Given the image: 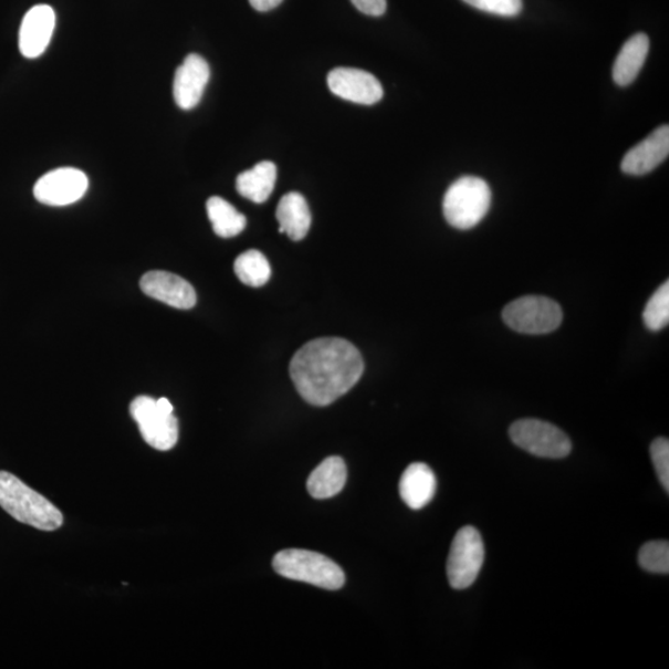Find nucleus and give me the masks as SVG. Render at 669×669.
Listing matches in <instances>:
<instances>
[{
    "label": "nucleus",
    "mask_w": 669,
    "mask_h": 669,
    "mask_svg": "<svg viewBox=\"0 0 669 669\" xmlns=\"http://www.w3.org/2000/svg\"><path fill=\"white\" fill-rule=\"evenodd\" d=\"M347 481L345 461L338 457L325 459L307 479V491L314 499H331L342 492Z\"/></svg>",
    "instance_id": "obj_18"
},
{
    "label": "nucleus",
    "mask_w": 669,
    "mask_h": 669,
    "mask_svg": "<svg viewBox=\"0 0 669 669\" xmlns=\"http://www.w3.org/2000/svg\"><path fill=\"white\" fill-rule=\"evenodd\" d=\"M275 218L280 222V232L286 233L293 241H302L311 230L312 212L300 192L284 195L278 203Z\"/></svg>",
    "instance_id": "obj_16"
},
{
    "label": "nucleus",
    "mask_w": 669,
    "mask_h": 669,
    "mask_svg": "<svg viewBox=\"0 0 669 669\" xmlns=\"http://www.w3.org/2000/svg\"><path fill=\"white\" fill-rule=\"evenodd\" d=\"M362 353L345 338L322 337L305 344L291 363L293 384L309 405L325 407L363 377Z\"/></svg>",
    "instance_id": "obj_1"
},
{
    "label": "nucleus",
    "mask_w": 669,
    "mask_h": 669,
    "mask_svg": "<svg viewBox=\"0 0 669 669\" xmlns=\"http://www.w3.org/2000/svg\"><path fill=\"white\" fill-rule=\"evenodd\" d=\"M56 27L54 9L39 4L25 14L19 32V50L27 59L43 55L53 38Z\"/></svg>",
    "instance_id": "obj_11"
},
{
    "label": "nucleus",
    "mask_w": 669,
    "mask_h": 669,
    "mask_svg": "<svg viewBox=\"0 0 669 669\" xmlns=\"http://www.w3.org/2000/svg\"><path fill=\"white\" fill-rule=\"evenodd\" d=\"M276 182V167L272 161L255 164L251 170L243 171L236 180V189L241 197L254 203L270 199Z\"/></svg>",
    "instance_id": "obj_19"
},
{
    "label": "nucleus",
    "mask_w": 669,
    "mask_h": 669,
    "mask_svg": "<svg viewBox=\"0 0 669 669\" xmlns=\"http://www.w3.org/2000/svg\"><path fill=\"white\" fill-rule=\"evenodd\" d=\"M491 199L492 192L485 180L462 177L450 185L442 201V211L452 228L470 230L485 218Z\"/></svg>",
    "instance_id": "obj_4"
},
{
    "label": "nucleus",
    "mask_w": 669,
    "mask_h": 669,
    "mask_svg": "<svg viewBox=\"0 0 669 669\" xmlns=\"http://www.w3.org/2000/svg\"><path fill=\"white\" fill-rule=\"evenodd\" d=\"M510 438L530 454L545 459H563L572 451V441L558 427L540 419H521L510 428Z\"/></svg>",
    "instance_id": "obj_7"
},
{
    "label": "nucleus",
    "mask_w": 669,
    "mask_h": 669,
    "mask_svg": "<svg viewBox=\"0 0 669 669\" xmlns=\"http://www.w3.org/2000/svg\"><path fill=\"white\" fill-rule=\"evenodd\" d=\"M644 322L648 331L660 332L669 323V283H663L648 301Z\"/></svg>",
    "instance_id": "obj_22"
},
{
    "label": "nucleus",
    "mask_w": 669,
    "mask_h": 669,
    "mask_svg": "<svg viewBox=\"0 0 669 669\" xmlns=\"http://www.w3.org/2000/svg\"><path fill=\"white\" fill-rule=\"evenodd\" d=\"M473 8L493 15L516 17L522 12V0H464Z\"/></svg>",
    "instance_id": "obj_24"
},
{
    "label": "nucleus",
    "mask_w": 669,
    "mask_h": 669,
    "mask_svg": "<svg viewBox=\"0 0 669 669\" xmlns=\"http://www.w3.org/2000/svg\"><path fill=\"white\" fill-rule=\"evenodd\" d=\"M206 209H208L215 233L222 239H231L245 229V216L237 211L229 201L212 197L206 203Z\"/></svg>",
    "instance_id": "obj_20"
},
{
    "label": "nucleus",
    "mask_w": 669,
    "mask_h": 669,
    "mask_svg": "<svg viewBox=\"0 0 669 669\" xmlns=\"http://www.w3.org/2000/svg\"><path fill=\"white\" fill-rule=\"evenodd\" d=\"M144 294L173 307L188 311L197 304V292L184 278L163 271L144 274L140 280Z\"/></svg>",
    "instance_id": "obj_12"
},
{
    "label": "nucleus",
    "mask_w": 669,
    "mask_h": 669,
    "mask_svg": "<svg viewBox=\"0 0 669 669\" xmlns=\"http://www.w3.org/2000/svg\"><path fill=\"white\" fill-rule=\"evenodd\" d=\"M638 563L646 572L669 573V544L667 541H654L642 545L638 553Z\"/></svg>",
    "instance_id": "obj_23"
},
{
    "label": "nucleus",
    "mask_w": 669,
    "mask_h": 669,
    "mask_svg": "<svg viewBox=\"0 0 669 669\" xmlns=\"http://www.w3.org/2000/svg\"><path fill=\"white\" fill-rule=\"evenodd\" d=\"M502 318L514 332L544 335L557 331L563 322V311L550 297L526 295L506 305Z\"/></svg>",
    "instance_id": "obj_6"
},
{
    "label": "nucleus",
    "mask_w": 669,
    "mask_h": 669,
    "mask_svg": "<svg viewBox=\"0 0 669 669\" xmlns=\"http://www.w3.org/2000/svg\"><path fill=\"white\" fill-rule=\"evenodd\" d=\"M274 571L286 579L303 582L326 590L342 589L345 573L323 554L304 550H285L275 554Z\"/></svg>",
    "instance_id": "obj_3"
},
{
    "label": "nucleus",
    "mask_w": 669,
    "mask_h": 669,
    "mask_svg": "<svg viewBox=\"0 0 669 669\" xmlns=\"http://www.w3.org/2000/svg\"><path fill=\"white\" fill-rule=\"evenodd\" d=\"M88 179L84 171L60 168L41 177L34 187L35 199L48 206H67L85 197Z\"/></svg>",
    "instance_id": "obj_9"
},
{
    "label": "nucleus",
    "mask_w": 669,
    "mask_h": 669,
    "mask_svg": "<svg viewBox=\"0 0 669 669\" xmlns=\"http://www.w3.org/2000/svg\"><path fill=\"white\" fill-rule=\"evenodd\" d=\"M234 273L243 284L259 288L270 281L272 270L262 252L250 250L237 257Z\"/></svg>",
    "instance_id": "obj_21"
},
{
    "label": "nucleus",
    "mask_w": 669,
    "mask_h": 669,
    "mask_svg": "<svg viewBox=\"0 0 669 669\" xmlns=\"http://www.w3.org/2000/svg\"><path fill=\"white\" fill-rule=\"evenodd\" d=\"M648 50H650V39L646 34H636L626 41L613 69V77L617 85L625 87L633 84L646 63Z\"/></svg>",
    "instance_id": "obj_17"
},
{
    "label": "nucleus",
    "mask_w": 669,
    "mask_h": 669,
    "mask_svg": "<svg viewBox=\"0 0 669 669\" xmlns=\"http://www.w3.org/2000/svg\"><path fill=\"white\" fill-rule=\"evenodd\" d=\"M130 415L151 448L168 451L177 446L179 424L168 398L139 396L130 404Z\"/></svg>",
    "instance_id": "obj_5"
},
{
    "label": "nucleus",
    "mask_w": 669,
    "mask_h": 669,
    "mask_svg": "<svg viewBox=\"0 0 669 669\" xmlns=\"http://www.w3.org/2000/svg\"><path fill=\"white\" fill-rule=\"evenodd\" d=\"M668 154L669 127L661 126L626 153L621 161V170L625 174L640 177V175L651 173L658 166H661L668 158Z\"/></svg>",
    "instance_id": "obj_14"
},
{
    "label": "nucleus",
    "mask_w": 669,
    "mask_h": 669,
    "mask_svg": "<svg viewBox=\"0 0 669 669\" xmlns=\"http://www.w3.org/2000/svg\"><path fill=\"white\" fill-rule=\"evenodd\" d=\"M359 12L369 17H380L386 13L387 0H352Z\"/></svg>",
    "instance_id": "obj_26"
},
{
    "label": "nucleus",
    "mask_w": 669,
    "mask_h": 669,
    "mask_svg": "<svg viewBox=\"0 0 669 669\" xmlns=\"http://www.w3.org/2000/svg\"><path fill=\"white\" fill-rule=\"evenodd\" d=\"M651 459L658 479L662 487L669 491V441L667 438H658L651 445Z\"/></svg>",
    "instance_id": "obj_25"
},
{
    "label": "nucleus",
    "mask_w": 669,
    "mask_h": 669,
    "mask_svg": "<svg viewBox=\"0 0 669 669\" xmlns=\"http://www.w3.org/2000/svg\"><path fill=\"white\" fill-rule=\"evenodd\" d=\"M282 2L283 0H250L251 6L259 12H270Z\"/></svg>",
    "instance_id": "obj_27"
},
{
    "label": "nucleus",
    "mask_w": 669,
    "mask_h": 669,
    "mask_svg": "<svg viewBox=\"0 0 669 669\" xmlns=\"http://www.w3.org/2000/svg\"><path fill=\"white\" fill-rule=\"evenodd\" d=\"M485 561V545L480 532L471 526L462 527L451 543L447 563L451 588L464 590L477 582Z\"/></svg>",
    "instance_id": "obj_8"
},
{
    "label": "nucleus",
    "mask_w": 669,
    "mask_h": 669,
    "mask_svg": "<svg viewBox=\"0 0 669 669\" xmlns=\"http://www.w3.org/2000/svg\"><path fill=\"white\" fill-rule=\"evenodd\" d=\"M436 492V473L424 462L410 464L400 478V498L411 510L426 508L435 499Z\"/></svg>",
    "instance_id": "obj_15"
},
{
    "label": "nucleus",
    "mask_w": 669,
    "mask_h": 669,
    "mask_svg": "<svg viewBox=\"0 0 669 669\" xmlns=\"http://www.w3.org/2000/svg\"><path fill=\"white\" fill-rule=\"evenodd\" d=\"M210 80L208 61L198 54H190L175 72L174 100L185 111L197 107Z\"/></svg>",
    "instance_id": "obj_13"
},
{
    "label": "nucleus",
    "mask_w": 669,
    "mask_h": 669,
    "mask_svg": "<svg viewBox=\"0 0 669 669\" xmlns=\"http://www.w3.org/2000/svg\"><path fill=\"white\" fill-rule=\"evenodd\" d=\"M0 508L14 520L40 531H55L64 523L63 513L55 504L7 471H0Z\"/></svg>",
    "instance_id": "obj_2"
},
{
    "label": "nucleus",
    "mask_w": 669,
    "mask_h": 669,
    "mask_svg": "<svg viewBox=\"0 0 669 669\" xmlns=\"http://www.w3.org/2000/svg\"><path fill=\"white\" fill-rule=\"evenodd\" d=\"M327 85L335 96L358 105H375L384 97L380 82L364 70L337 67L328 74Z\"/></svg>",
    "instance_id": "obj_10"
}]
</instances>
